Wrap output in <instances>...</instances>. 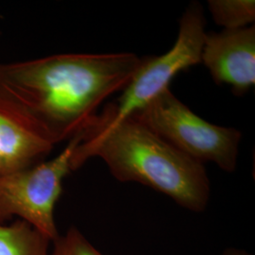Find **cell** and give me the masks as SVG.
<instances>
[{"label": "cell", "instance_id": "ba28073f", "mask_svg": "<svg viewBox=\"0 0 255 255\" xmlns=\"http://www.w3.org/2000/svg\"><path fill=\"white\" fill-rule=\"evenodd\" d=\"M51 241L27 222L0 225V255H49Z\"/></svg>", "mask_w": 255, "mask_h": 255}, {"label": "cell", "instance_id": "7a4b0ae2", "mask_svg": "<svg viewBox=\"0 0 255 255\" xmlns=\"http://www.w3.org/2000/svg\"><path fill=\"white\" fill-rule=\"evenodd\" d=\"M93 157L101 158L120 182L142 183L193 212L207 207L210 182L203 164L132 116L115 121L104 109L95 118L74 149L71 170H78Z\"/></svg>", "mask_w": 255, "mask_h": 255}, {"label": "cell", "instance_id": "277c9868", "mask_svg": "<svg viewBox=\"0 0 255 255\" xmlns=\"http://www.w3.org/2000/svg\"><path fill=\"white\" fill-rule=\"evenodd\" d=\"M82 133L83 130L72 137L52 160L0 175V225L16 217L51 242L60 236L55 221V206L62 196L64 178L72 171L70 159Z\"/></svg>", "mask_w": 255, "mask_h": 255}, {"label": "cell", "instance_id": "3957f363", "mask_svg": "<svg viewBox=\"0 0 255 255\" xmlns=\"http://www.w3.org/2000/svg\"><path fill=\"white\" fill-rule=\"evenodd\" d=\"M129 116L201 164L212 162L226 172L236 170L241 131L205 121L176 98L169 88Z\"/></svg>", "mask_w": 255, "mask_h": 255}, {"label": "cell", "instance_id": "8fae6325", "mask_svg": "<svg viewBox=\"0 0 255 255\" xmlns=\"http://www.w3.org/2000/svg\"><path fill=\"white\" fill-rule=\"evenodd\" d=\"M223 255H252L248 254L244 251H240V250H229Z\"/></svg>", "mask_w": 255, "mask_h": 255}, {"label": "cell", "instance_id": "7c38bea8", "mask_svg": "<svg viewBox=\"0 0 255 255\" xmlns=\"http://www.w3.org/2000/svg\"><path fill=\"white\" fill-rule=\"evenodd\" d=\"M3 174V162H2V157L0 154V175Z\"/></svg>", "mask_w": 255, "mask_h": 255}, {"label": "cell", "instance_id": "9c48e42d", "mask_svg": "<svg viewBox=\"0 0 255 255\" xmlns=\"http://www.w3.org/2000/svg\"><path fill=\"white\" fill-rule=\"evenodd\" d=\"M210 13L224 29L250 27L255 20V0H209Z\"/></svg>", "mask_w": 255, "mask_h": 255}, {"label": "cell", "instance_id": "52a82bcc", "mask_svg": "<svg viewBox=\"0 0 255 255\" xmlns=\"http://www.w3.org/2000/svg\"><path fill=\"white\" fill-rule=\"evenodd\" d=\"M53 145L27 125L0 101V154L3 174L10 173L41 163Z\"/></svg>", "mask_w": 255, "mask_h": 255}, {"label": "cell", "instance_id": "5b68a950", "mask_svg": "<svg viewBox=\"0 0 255 255\" xmlns=\"http://www.w3.org/2000/svg\"><path fill=\"white\" fill-rule=\"evenodd\" d=\"M205 23L202 6L193 2L180 20V30L174 46L159 57L143 59L118 102L105 107L110 118L119 121L142 109L169 88L177 74L201 64V50L207 33Z\"/></svg>", "mask_w": 255, "mask_h": 255}, {"label": "cell", "instance_id": "8992f818", "mask_svg": "<svg viewBox=\"0 0 255 255\" xmlns=\"http://www.w3.org/2000/svg\"><path fill=\"white\" fill-rule=\"evenodd\" d=\"M201 63L218 84H228L242 96L255 83V27L206 33Z\"/></svg>", "mask_w": 255, "mask_h": 255}, {"label": "cell", "instance_id": "6da1fadb", "mask_svg": "<svg viewBox=\"0 0 255 255\" xmlns=\"http://www.w3.org/2000/svg\"><path fill=\"white\" fill-rule=\"evenodd\" d=\"M143 59L128 52L60 54L0 64V101L54 146L88 127Z\"/></svg>", "mask_w": 255, "mask_h": 255}, {"label": "cell", "instance_id": "30bf717a", "mask_svg": "<svg viewBox=\"0 0 255 255\" xmlns=\"http://www.w3.org/2000/svg\"><path fill=\"white\" fill-rule=\"evenodd\" d=\"M49 255H104L75 227L55 239Z\"/></svg>", "mask_w": 255, "mask_h": 255}]
</instances>
